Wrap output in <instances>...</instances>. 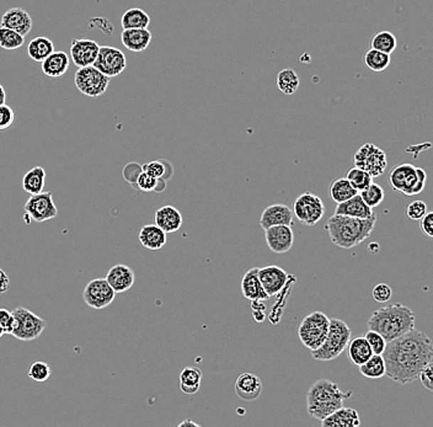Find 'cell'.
Segmentation results:
<instances>
[{
	"label": "cell",
	"instance_id": "2",
	"mask_svg": "<svg viewBox=\"0 0 433 427\" xmlns=\"http://www.w3.org/2000/svg\"><path fill=\"white\" fill-rule=\"evenodd\" d=\"M377 223V214L374 212L370 218L360 219L333 214L325 224L330 241L333 246L345 251H350L370 238Z\"/></svg>",
	"mask_w": 433,
	"mask_h": 427
},
{
	"label": "cell",
	"instance_id": "51",
	"mask_svg": "<svg viewBox=\"0 0 433 427\" xmlns=\"http://www.w3.org/2000/svg\"><path fill=\"white\" fill-rule=\"evenodd\" d=\"M422 383V386L427 389V391H433V362L427 364L424 369L419 372V378Z\"/></svg>",
	"mask_w": 433,
	"mask_h": 427
},
{
	"label": "cell",
	"instance_id": "7",
	"mask_svg": "<svg viewBox=\"0 0 433 427\" xmlns=\"http://www.w3.org/2000/svg\"><path fill=\"white\" fill-rule=\"evenodd\" d=\"M330 319L323 312H313L301 320L298 327V337L303 346L311 351L319 349L328 334Z\"/></svg>",
	"mask_w": 433,
	"mask_h": 427
},
{
	"label": "cell",
	"instance_id": "45",
	"mask_svg": "<svg viewBox=\"0 0 433 427\" xmlns=\"http://www.w3.org/2000/svg\"><path fill=\"white\" fill-rule=\"evenodd\" d=\"M158 180L159 179H155V177L151 176L149 174L141 172V175L138 176L137 181H136L134 189H138L143 192H155V189L158 186Z\"/></svg>",
	"mask_w": 433,
	"mask_h": 427
},
{
	"label": "cell",
	"instance_id": "25",
	"mask_svg": "<svg viewBox=\"0 0 433 427\" xmlns=\"http://www.w3.org/2000/svg\"><path fill=\"white\" fill-rule=\"evenodd\" d=\"M373 214V209L365 205V201L362 200V197L358 194L351 197L350 200L338 204V206L335 207V212H333V214H342V216L360 219L370 218Z\"/></svg>",
	"mask_w": 433,
	"mask_h": 427
},
{
	"label": "cell",
	"instance_id": "15",
	"mask_svg": "<svg viewBox=\"0 0 433 427\" xmlns=\"http://www.w3.org/2000/svg\"><path fill=\"white\" fill-rule=\"evenodd\" d=\"M264 241L274 254H286L294 244V233L291 226H274L264 229Z\"/></svg>",
	"mask_w": 433,
	"mask_h": 427
},
{
	"label": "cell",
	"instance_id": "39",
	"mask_svg": "<svg viewBox=\"0 0 433 427\" xmlns=\"http://www.w3.org/2000/svg\"><path fill=\"white\" fill-rule=\"evenodd\" d=\"M397 37L394 36V33L389 31H380L375 33L372 37V41H370V48L380 51V52L387 53V55H392V52L397 48Z\"/></svg>",
	"mask_w": 433,
	"mask_h": 427
},
{
	"label": "cell",
	"instance_id": "18",
	"mask_svg": "<svg viewBox=\"0 0 433 427\" xmlns=\"http://www.w3.org/2000/svg\"><path fill=\"white\" fill-rule=\"evenodd\" d=\"M1 26L14 30L23 37L28 36L31 31L33 23L31 16L23 8H11L6 10L1 16Z\"/></svg>",
	"mask_w": 433,
	"mask_h": 427
},
{
	"label": "cell",
	"instance_id": "47",
	"mask_svg": "<svg viewBox=\"0 0 433 427\" xmlns=\"http://www.w3.org/2000/svg\"><path fill=\"white\" fill-rule=\"evenodd\" d=\"M426 212H427V205L424 204V201H412L406 209L407 217L412 221H419L424 217Z\"/></svg>",
	"mask_w": 433,
	"mask_h": 427
},
{
	"label": "cell",
	"instance_id": "52",
	"mask_svg": "<svg viewBox=\"0 0 433 427\" xmlns=\"http://www.w3.org/2000/svg\"><path fill=\"white\" fill-rule=\"evenodd\" d=\"M251 308H252V317L256 322L262 323L266 319V305H264V300H252Z\"/></svg>",
	"mask_w": 433,
	"mask_h": 427
},
{
	"label": "cell",
	"instance_id": "17",
	"mask_svg": "<svg viewBox=\"0 0 433 427\" xmlns=\"http://www.w3.org/2000/svg\"><path fill=\"white\" fill-rule=\"evenodd\" d=\"M99 50L100 46L95 41L87 38H77L73 40L70 45V58L79 68L92 65L97 57Z\"/></svg>",
	"mask_w": 433,
	"mask_h": 427
},
{
	"label": "cell",
	"instance_id": "50",
	"mask_svg": "<svg viewBox=\"0 0 433 427\" xmlns=\"http://www.w3.org/2000/svg\"><path fill=\"white\" fill-rule=\"evenodd\" d=\"M0 325L4 329L5 334H10L14 330L15 327V317L13 312L0 308Z\"/></svg>",
	"mask_w": 433,
	"mask_h": 427
},
{
	"label": "cell",
	"instance_id": "33",
	"mask_svg": "<svg viewBox=\"0 0 433 427\" xmlns=\"http://www.w3.org/2000/svg\"><path fill=\"white\" fill-rule=\"evenodd\" d=\"M151 23V18L144 10L139 8H132L124 11L121 18V26L124 30L127 28H148Z\"/></svg>",
	"mask_w": 433,
	"mask_h": 427
},
{
	"label": "cell",
	"instance_id": "4",
	"mask_svg": "<svg viewBox=\"0 0 433 427\" xmlns=\"http://www.w3.org/2000/svg\"><path fill=\"white\" fill-rule=\"evenodd\" d=\"M352 391L345 393L336 383L328 379H319L310 386L306 394V411L311 418L324 420L333 411L343 406L345 400L350 399Z\"/></svg>",
	"mask_w": 433,
	"mask_h": 427
},
{
	"label": "cell",
	"instance_id": "24",
	"mask_svg": "<svg viewBox=\"0 0 433 427\" xmlns=\"http://www.w3.org/2000/svg\"><path fill=\"white\" fill-rule=\"evenodd\" d=\"M242 295L247 300H267L269 297L264 292V287L261 285L259 278V268H252L245 273L242 278Z\"/></svg>",
	"mask_w": 433,
	"mask_h": 427
},
{
	"label": "cell",
	"instance_id": "55",
	"mask_svg": "<svg viewBox=\"0 0 433 427\" xmlns=\"http://www.w3.org/2000/svg\"><path fill=\"white\" fill-rule=\"evenodd\" d=\"M6 102V91L4 87L0 84V105H4Z\"/></svg>",
	"mask_w": 433,
	"mask_h": 427
},
{
	"label": "cell",
	"instance_id": "57",
	"mask_svg": "<svg viewBox=\"0 0 433 427\" xmlns=\"http://www.w3.org/2000/svg\"><path fill=\"white\" fill-rule=\"evenodd\" d=\"M4 334V329H3V327H1V325H0V337H3Z\"/></svg>",
	"mask_w": 433,
	"mask_h": 427
},
{
	"label": "cell",
	"instance_id": "37",
	"mask_svg": "<svg viewBox=\"0 0 433 427\" xmlns=\"http://www.w3.org/2000/svg\"><path fill=\"white\" fill-rule=\"evenodd\" d=\"M141 169L144 173L149 174L151 176L163 179L166 182L169 181L170 177L173 176V165L169 160L165 159L153 160L141 165Z\"/></svg>",
	"mask_w": 433,
	"mask_h": 427
},
{
	"label": "cell",
	"instance_id": "35",
	"mask_svg": "<svg viewBox=\"0 0 433 427\" xmlns=\"http://www.w3.org/2000/svg\"><path fill=\"white\" fill-rule=\"evenodd\" d=\"M357 194H358V191L352 187L346 177H341V179L335 180L330 186V197L336 204H341V202L350 200Z\"/></svg>",
	"mask_w": 433,
	"mask_h": 427
},
{
	"label": "cell",
	"instance_id": "38",
	"mask_svg": "<svg viewBox=\"0 0 433 427\" xmlns=\"http://www.w3.org/2000/svg\"><path fill=\"white\" fill-rule=\"evenodd\" d=\"M363 63L370 70H373L375 73H380L390 65V55L370 48L363 56Z\"/></svg>",
	"mask_w": 433,
	"mask_h": 427
},
{
	"label": "cell",
	"instance_id": "53",
	"mask_svg": "<svg viewBox=\"0 0 433 427\" xmlns=\"http://www.w3.org/2000/svg\"><path fill=\"white\" fill-rule=\"evenodd\" d=\"M421 232L429 238H433V212H426L424 217L419 219Z\"/></svg>",
	"mask_w": 433,
	"mask_h": 427
},
{
	"label": "cell",
	"instance_id": "48",
	"mask_svg": "<svg viewBox=\"0 0 433 427\" xmlns=\"http://www.w3.org/2000/svg\"><path fill=\"white\" fill-rule=\"evenodd\" d=\"M372 295L377 303H385L392 298V288L390 286H387V283H378L373 287Z\"/></svg>",
	"mask_w": 433,
	"mask_h": 427
},
{
	"label": "cell",
	"instance_id": "26",
	"mask_svg": "<svg viewBox=\"0 0 433 427\" xmlns=\"http://www.w3.org/2000/svg\"><path fill=\"white\" fill-rule=\"evenodd\" d=\"M42 72L50 78H60L67 73L69 68V56L63 51L52 52L41 62Z\"/></svg>",
	"mask_w": 433,
	"mask_h": 427
},
{
	"label": "cell",
	"instance_id": "46",
	"mask_svg": "<svg viewBox=\"0 0 433 427\" xmlns=\"http://www.w3.org/2000/svg\"><path fill=\"white\" fill-rule=\"evenodd\" d=\"M141 172H143V169H141V165H139L138 163H134V162H131V163H128L126 167H124V170H122V176H124V180L128 182V184H131V186H136V181H137L138 176L141 175Z\"/></svg>",
	"mask_w": 433,
	"mask_h": 427
},
{
	"label": "cell",
	"instance_id": "36",
	"mask_svg": "<svg viewBox=\"0 0 433 427\" xmlns=\"http://www.w3.org/2000/svg\"><path fill=\"white\" fill-rule=\"evenodd\" d=\"M276 84L279 88V91L283 93L284 95H293L298 88H299V77L298 74L291 68L282 69L277 75Z\"/></svg>",
	"mask_w": 433,
	"mask_h": 427
},
{
	"label": "cell",
	"instance_id": "5",
	"mask_svg": "<svg viewBox=\"0 0 433 427\" xmlns=\"http://www.w3.org/2000/svg\"><path fill=\"white\" fill-rule=\"evenodd\" d=\"M352 332L343 320L338 318L330 319L328 330L325 340L319 349L311 351L315 361H333L346 350L348 341L351 340Z\"/></svg>",
	"mask_w": 433,
	"mask_h": 427
},
{
	"label": "cell",
	"instance_id": "40",
	"mask_svg": "<svg viewBox=\"0 0 433 427\" xmlns=\"http://www.w3.org/2000/svg\"><path fill=\"white\" fill-rule=\"evenodd\" d=\"M25 43V37L14 30L0 26V47L6 51L18 50Z\"/></svg>",
	"mask_w": 433,
	"mask_h": 427
},
{
	"label": "cell",
	"instance_id": "43",
	"mask_svg": "<svg viewBox=\"0 0 433 427\" xmlns=\"http://www.w3.org/2000/svg\"><path fill=\"white\" fill-rule=\"evenodd\" d=\"M50 373H52V369H50V364L42 362V361H37L30 366L28 376L33 382L43 383L48 381Z\"/></svg>",
	"mask_w": 433,
	"mask_h": 427
},
{
	"label": "cell",
	"instance_id": "19",
	"mask_svg": "<svg viewBox=\"0 0 433 427\" xmlns=\"http://www.w3.org/2000/svg\"><path fill=\"white\" fill-rule=\"evenodd\" d=\"M293 217L292 209L288 206L282 204L271 205L266 207L261 214L260 226L264 231L274 226H292Z\"/></svg>",
	"mask_w": 433,
	"mask_h": 427
},
{
	"label": "cell",
	"instance_id": "12",
	"mask_svg": "<svg viewBox=\"0 0 433 427\" xmlns=\"http://www.w3.org/2000/svg\"><path fill=\"white\" fill-rule=\"evenodd\" d=\"M25 214L36 223L47 222L58 216V209L53 201V194L50 191H42L26 201L23 206Z\"/></svg>",
	"mask_w": 433,
	"mask_h": 427
},
{
	"label": "cell",
	"instance_id": "1",
	"mask_svg": "<svg viewBox=\"0 0 433 427\" xmlns=\"http://www.w3.org/2000/svg\"><path fill=\"white\" fill-rule=\"evenodd\" d=\"M385 376L399 384L414 382L424 367L433 362V344L424 332L412 329L387 341L383 354Z\"/></svg>",
	"mask_w": 433,
	"mask_h": 427
},
{
	"label": "cell",
	"instance_id": "29",
	"mask_svg": "<svg viewBox=\"0 0 433 427\" xmlns=\"http://www.w3.org/2000/svg\"><path fill=\"white\" fill-rule=\"evenodd\" d=\"M346 349L347 352H348V359L357 367L365 364V361H368L370 356L373 354V351L370 349V346L368 345L365 337H357L355 339H351L348 341Z\"/></svg>",
	"mask_w": 433,
	"mask_h": 427
},
{
	"label": "cell",
	"instance_id": "34",
	"mask_svg": "<svg viewBox=\"0 0 433 427\" xmlns=\"http://www.w3.org/2000/svg\"><path fill=\"white\" fill-rule=\"evenodd\" d=\"M358 367L360 374L367 379H379L385 376V362L382 354H372L368 361Z\"/></svg>",
	"mask_w": 433,
	"mask_h": 427
},
{
	"label": "cell",
	"instance_id": "10",
	"mask_svg": "<svg viewBox=\"0 0 433 427\" xmlns=\"http://www.w3.org/2000/svg\"><path fill=\"white\" fill-rule=\"evenodd\" d=\"M109 79L111 78L106 77L105 74L101 73L94 65L82 67L77 69L74 75V83L77 90L80 91L82 95L89 97L104 95L109 88Z\"/></svg>",
	"mask_w": 433,
	"mask_h": 427
},
{
	"label": "cell",
	"instance_id": "21",
	"mask_svg": "<svg viewBox=\"0 0 433 427\" xmlns=\"http://www.w3.org/2000/svg\"><path fill=\"white\" fill-rule=\"evenodd\" d=\"M262 382L252 373H242L235 381V393L244 401H254L260 396Z\"/></svg>",
	"mask_w": 433,
	"mask_h": 427
},
{
	"label": "cell",
	"instance_id": "54",
	"mask_svg": "<svg viewBox=\"0 0 433 427\" xmlns=\"http://www.w3.org/2000/svg\"><path fill=\"white\" fill-rule=\"evenodd\" d=\"M10 278L9 275L5 273L4 270L0 268V295L9 291Z\"/></svg>",
	"mask_w": 433,
	"mask_h": 427
},
{
	"label": "cell",
	"instance_id": "41",
	"mask_svg": "<svg viewBox=\"0 0 433 427\" xmlns=\"http://www.w3.org/2000/svg\"><path fill=\"white\" fill-rule=\"evenodd\" d=\"M346 179L357 191H363L373 182V177L363 170L353 167L347 172Z\"/></svg>",
	"mask_w": 433,
	"mask_h": 427
},
{
	"label": "cell",
	"instance_id": "32",
	"mask_svg": "<svg viewBox=\"0 0 433 427\" xmlns=\"http://www.w3.org/2000/svg\"><path fill=\"white\" fill-rule=\"evenodd\" d=\"M52 52H55V43L45 36L32 38L28 46V53L30 58L38 63H41L42 60L46 59Z\"/></svg>",
	"mask_w": 433,
	"mask_h": 427
},
{
	"label": "cell",
	"instance_id": "8",
	"mask_svg": "<svg viewBox=\"0 0 433 427\" xmlns=\"http://www.w3.org/2000/svg\"><path fill=\"white\" fill-rule=\"evenodd\" d=\"M13 314L15 317V327L11 335L18 340H36L47 327L46 322L28 308L18 307L13 310Z\"/></svg>",
	"mask_w": 433,
	"mask_h": 427
},
{
	"label": "cell",
	"instance_id": "11",
	"mask_svg": "<svg viewBox=\"0 0 433 427\" xmlns=\"http://www.w3.org/2000/svg\"><path fill=\"white\" fill-rule=\"evenodd\" d=\"M356 168L370 174V176L378 177L383 175L387 167V154L373 143H365L357 150L353 157Z\"/></svg>",
	"mask_w": 433,
	"mask_h": 427
},
{
	"label": "cell",
	"instance_id": "3",
	"mask_svg": "<svg viewBox=\"0 0 433 427\" xmlns=\"http://www.w3.org/2000/svg\"><path fill=\"white\" fill-rule=\"evenodd\" d=\"M415 313L409 307L394 303L374 310L367 325L370 330L380 334L387 342L415 329Z\"/></svg>",
	"mask_w": 433,
	"mask_h": 427
},
{
	"label": "cell",
	"instance_id": "42",
	"mask_svg": "<svg viewBox=\"0 0 433 427\" xmlns=\"http://www.w3.org/2000/svg\"><path fill=\"white\" fill-rule=\"evenodd\" d=\"M360 197L365 201L367 206H370V209L378 207L384 201V190L377 184H370V186L365 189L363 191H360Z\"/></svg>",
	"mask_w": 433,
	"mask_h": 427
},
{
	"label": "cell",
	"instance_id": "30",
	"mask_svg": "<svg viewBox=\"0 0 433 427\" xmlns=\"http://www.w3.org/2000/svg\"><path fill=\"white\" fill-rule=\"evenodd\" d=\"M46 184V170L42 167H35L28 170L23 177V189L30 195L43 191Z\"/></svg>",
	"mask_w": 433,
	"mask_h": 427
},
{
	"label": "cell",
	"instance_id": "22",
	"mask_svg": "<svg viewBox=\"0 0 433 427\" xmlns=\"http://www.w3.org/2000/svg\"><path fill=\"white\" fill-rule=\"evenodd\" d=\"M183 216L180 211L173 206H164L155 211L154 224L166 234L178 232L183 226Z\"/></svg>",
	"mask_w": 433,
	"mask_h": 427
},
{
	"label": "cell",
	"instance_id": "6",
	"mask_svg": "<svg viewBox=\"0 0 433 427\" xmlns=\"http://www.w3.org/2000/svg\"><path fill=\"white\" fill-rule=\"evenodd\" d=\"M426 172L416 168L412 164H402L392 169L389 175V184L394 191L405 196L419 195L426 186Z\"/></svg>",
	"mask_w": 433,
	"mask_h": 427
},
{
	"label": "cell",
	"instance_id": "14",
	"mask_svg": "<svg viewBox=\"0 0 433 427\" xmlns=\"http://www.w3.org/2000/svg\"><path fill=\"white\" fill-rule=\"evenodd\" d=\"M116 292L106 278H95L87 283L82 291V300L92 310H104L114 300Z\"/></svg>",
	"mask_w": 433,
	"mask_h": 427
},
{
	"label": "cell",
	"instance_id": "27",
	"mask_svg": "<svg viewBox=\"0 0 433 427\" xmlns=\"http://www.w3.org/2000/svg\"><path fill=\"white\" fill-rule=\"evenodd\" d=\"M360 415L357 413V410L351 409V408H340V409L333 411L331 415H328V418L321 420V426L323 427H338V426H360Z\"/></svg>",
	"mask_w": 433,
	"mask_h": 427
},
{
	"label": "cell",
	"instance_id": "13",
	"mask_svg": "<svg viewBox=\"0 0 433 427\" xmlns=\"http://www.w3.org/2000/svg\"><path fill=\"white\" fill-rule=\"evenodd\" d=\"M101 73L106 77L114 78L124 72L127 67V59L122 51L111 47L102 46L99 50L95 62L92 64Z\"/></svg>",
	"mask_w": 433,
	"mask_h": 427
},
{
	"label": "cell",
	"instance_id": "56",
	"mask_svg": "<svg viewBox=\"0 0 433 427\" xmlns=\"http://www.w3.org/2000/svg\"><path fill=\"white\" fill-rule=\"evenodd\" d=\"M178 427H183V426L200 427V425H198V423H193V421H192V420H185V421H183V423H178Z\"/></svg>",
	"mask_w": 433,
	"mask_h": 427
},
{
	"label": "cell",
	"instance_id": "9",
	"mask_svg": "<svg viewBox=\"0 0 433 427\" xmlns=\"http://www.w3.org/2000/svg\"><path fill=\"white\" fill-rule=\"evenodd\" d=\"M292 212L301 224L306 227H314L324 217V202L319 196L306 192L296 197L293 204Z\"/></svg>",
	"mask_w": 433,
	"mask_h": 427
},
{
	"label": "cell",
	"instance_id": "31",
	"mask_svg": "<svg viewBox=\"0 0 433 427\" xmlns=\"http://www.w3.org/2000/svg\"><path fill=\"white\" fill-rule=\"evenodd\" d=\"M202 372L197 367H185L180 373V389L185 394L192 396L200 391Z\"/></svg>",
	"mask_w": 433,
	"mask_h": 427
},
{
	"label": "cell",
	"instance_id": "23",
	"mask_svg": "<svg viewBox=\"0 0 433 427\" xmlns=\"http://www.w3.org/2000/svg\"><path fill=\"white\" fill-rule=\"evenodd\" d=\"M121 41L128 51L141 53L151 45V32L148 28H127L121 33Z\"/></svg>",
	"mask_w": 433,
	"mask_h": 427
},
{
	"label": "cell",
	"instance_id": "49",
	"mask_svg": "<svg viewBox=\"0 0 433 427\" xmlns=\"http://www.w3.org/2000/svg\"><path fill=\"white\" fill-rule=\"evenodd\" d=\"M15 112L8 105H0V131H5L14 123Z\"/></svg>",
	"mask_w": 433,
	"mask_h": 427
},
{
	"label": "cell",
	"instance_id": "16",
	"mask_svg": "<svg viewBox=\"0 0 433 427\" xmlns=\"http://www.w3.org/2000/svg\"><path fill=\"white\" fill-rule=\"evenodd\" d=\"M288 276L289 275L282 268L276 265L259 268L261 285L269 297L279 295V292L282 291L287 285Z\"/></svg>",
	"mask_w": 433,
	"mask_h": 427
},
{
	"label": "cell",
	"instance_id": "28",
	"mask_svg": "<svg viewBox=\"0 0 433 427\" xmlns=\"http://www.w3.org/2000/svg\"><path fill=\"white\" fill-rule=\"evenodd\" d=\"M138 239L148 251H160L166 244V233L155 224H148L141 228Z\"/></svg>",
	"mask_w": 433,
	"mask_h": 427
},
{
	"label": "cell",
	"instance_id": "44",
	"mask_svg": "<svg viewBox=\"0 0 433 427\" xmlns=\"http://www.w3.org/2000/svg\"><path fill=\"white\" fill-rule=\"evenodd\" d=\"M365 339L368 342V345L370 346V349L373 351L374 354H383L385 345H387V341L380 334L368 329V332L365 334Z\"/></svg>",
	"mask_w": 433,
	"mask_h": 427
},
{
	"label": "cell",
	"instance_id": "20",
	"mask_svg": "<svg viewBox=\"0 0 433 427\" xmlns=\"http://www.w3.org/2000/svg\"><path fill=\"white\" fill-rule=\"evenodd\" d=\"M105 278L116 293H124L132 288L136 281V275L132 268L119 264L109 268Z\"/></svg>",
	"mask_w": 433,
	"mask_h": 427
}]
</instances>
